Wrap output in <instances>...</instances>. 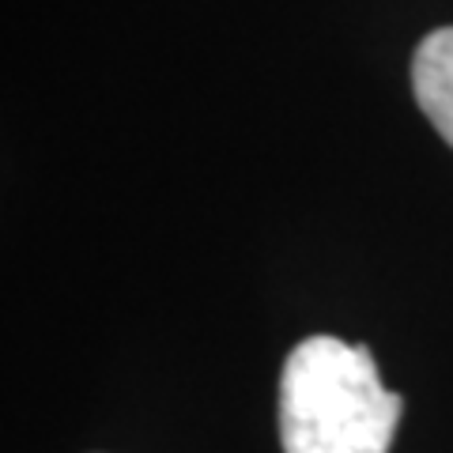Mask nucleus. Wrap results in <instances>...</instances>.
Returning a JSON list of instances; mask_svg holds the SVG:
<instances>
[{"mask_svg":"<svg viewBox=\"0 0 453 453\" xmlns=\"http://www.w3.org/2000/svg\"><path fill=\"white\" fill-rule=\"evenodd\" d=\"M401 412V393L381 386L366 344L310 336L283 363V453H389Z\"/></svg>","mask_w":453,"mask_h":453,"instance_id":"obj_1","label":"nucleus"},{"mask_svg":"<svg viewBox=\"0 0 453 453\" xmlns=\"http://www.w3.org/2000/svg\"><path fill=\"white\" fill-rule=\"evenodd\" d=\"M412 91L434 133L453 148V27H438L412 57Z\"/></svg>","mask_w":453,"mask_h":453,"instance_id":"obj_2","label":"nucleus"}]
</instances>
